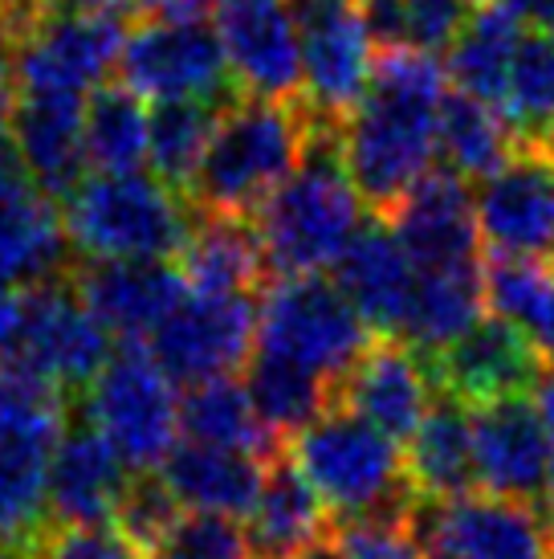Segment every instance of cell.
Returning <instances> with one entry per match:
<instances>
[{
	"label": "cell",
	"instance_id": "1",
	"mask_svg": "<svg viewBox=\"0 0 554 559\" xmlns=\"http://www.w3.org/2000/svg\"><path fill=\"white\" fill-rule=\"evenodd\" d=\"M445 79V66L424 49H380L368 94L335 127L342 168L363 204L380 217H387L404 192L436 164Z\"/></svg>",
	"mask_w": 554,
	"mask_h": 559
},
{
	"label": "cell",
	"instance_id": "2",
	"mask_svg": "<svg viewBox=\"0 0 554 559\" xmlns=\"http://www.w3.org/2000/svg\"><path fill=\"white\" fill-rule=\"evenodd\" d=\"M253 229L277 278H306L339 262L363 229V197L342 168L335 123L314 127L302 164L265 197Z\"/></svg>",
	"mask_w": 554,
	"mask_h": 559
},
{
	"label": "cell",
	"instance_id": "3",
	"mask_svg": "<svg viewBox=\"0 0 554 559\" xmlns=\"http://www.w3.org/2000/svg\"><path fill=\"white\" fill-rule=\"evenodd\" d=\"M314 127L318 119L302 107V98H229L188 185L192 209L216 217H253L265 197L302 164Z\"/></svg>",
	"mask_w": 554,
	"mask_h": 559
},
{
	"label": "cell",
	"instance_id": "4",
	"mask_svg": "<svg viewBox=\"0 0 554 559\" xmlns=\"http://www.w3.org/2000/svg\"><path fill=\"white\" fill-rule=\"evenodd\" d=\"M196 209L155 171H86L62 201V225L82 262H171Z\"/></svg>",
	"mask_w": 554,
	"mask_h": 559
},
{
	"label": "cell",
	"instance_id": "5",
	"mask_svg": "<svg viewBox=\"0 0 554 559\" xmlns=\"http://www.w3.org/2000/svg\"><path fill=\"white\" fill-rule=\"evenodd\" d=\"M286 453L306 474L330 519L339 523L408 519L420 498L408 478L400 441L380 433L368 417L351 413L347 404L323 408L306 429L290 437Z\"/></svg>",
	"mask_w": 554,
	"mask_h": 559
},
{
	"label": "cell",
	"instance_id": "6",
	"mask_svg": "<svg viewBox=\"0 0 554 559\" xmlns=\"http://www.w3.org/2000/svg\"><path fill=\"white\" fill-rule=\"evenodd\" d=\"M127 0L103 4H41L13 37L16 94L91 98L119 74L127 29Z\"/></svg>",
	"mask_w": 554,
	"mask_h": 559
},
{
	"label": "cell",
	"instance_id": "7",
	"mask_svg": "<svg viewBox=\"0 0 554 559\" xmlns=\"http://www.w3.org/2000/svg\"><path fill=\"white\" fill-rule=\"evenodd\" d=\"M65 396L29 372H0V544L21 551L49 527V457L65 433Z\"/></svg>",
	"mask_w": 554,
	"mask_h": 559
},
{
	"label": "cell",
	"instance_id": "8",
	"mask_svg": "<svg viewBox=\"0 0 554 559\" xmlns=\"http://www.w3.org/2000/svg\"><path fill=\"white\" fill-rule=\"evenodd\" d=\"M82 420L107 437L131 474H147L180 441V389L143 343H127L82 389Z\"/></svg>",
	"mask_w": 554,
	"mask_h": 559
},
{
	"label": "cell",
	"instance_id": "9",
	"mask_svg": "<svg viewBox=\"0 0 554 559\" xmlns=\"http://www.w3.org/2000/svg\"><path fill=\"white\" fill-rule=\"evenodd\" d=\"M368 347V323L354 314L339 286L326 282L323 274L277 278L257 302V347L253 352L298 364L330 380L335 389Z\"/></svg>",
	"mask_w": 554,
	"mask_h": 559
},
{
	"label": "cell",
	"instance_id": "10",
	"mask_svg": "<svg viewBox=\"0 0 554 559\" xmlns=\"http://www.w3.org/2000/svg\"><path fill=\"white\" fill-rule=\"evenodd\" d=\"M119 82L143 103H229L232 74L216 29L204 16H143L127 29Z\"/></svg>",
	"mask_w": 554,
	"mask_h": 559
},
{
	"label": "cell",
	"instance_id": "11",
	"mask_svg": "<svg viewBox=\"0 0 554 559\" xmlns=\"http://www.w3.org/2000/svg\"><path fill=\"white\" fill-rule=\"evenodd\" d=\"M424 559H546L551 556V511L469 490L461 498H416L408 511Z\"/></svg>",
	"mask_w": 554,
	"mask_h": 559
},
{
	"label": "cell",
	"instance_id": "12",
	"mask_svg": "<svg viewBox=\"0 0 554 559\" xmlns=\"http://www.w3.org/2000/svg\"><path fill=\"white\" fill-rule=\"evenodd\" d=\"M302 41V107L339 127L368 94L375 41L359 0H290Z\"/></svg>",
	"mask_w": 554,
	"mask_h": 559
},
{
	"label": "cell",
	"instance_id": "13",
	"mask_svg": "<svg viewBox=\"0 0 554 559\" xmlns=\"http://www.w3.org/2000/svg\"><path fill=\"white\" fill-rule=\"evenodd\" d=\"M176 389L237 376L257 347L253 295H196L188 290L143 343Z\"/></svg>",
	"mask_w": 554,
	"mask_h": 559
},
{
	"label": "cell",
	"instance_id": "14",
	"mask_svg": "<svg viewBox=\"0 0 554 559\" xmlns=\"http://www.w3.org/2000/svg\"><path fill=\"white\" fill-rule=\"evenodd\" d=\"M115 352V335L98 323V314L77 295L74 278L33 286L25 298V335L16 372L46 380L62 396L82 392Z\"/></svg>",
	"mask_w": 554,
	"mask_h": 559
},
{
	"label": "cell",
	"instance_id": "15",
	"mask_svg": "<svg viewBox=\"0 0 554 559\" xmlns=\"http://www.w3.org/2000/svg\"><path fill=\"white\" fill-rule=\"evenodd\" d=\"M481 246L493 258H530L554 265V152L526 147L481 180L478 197Z\"/></svg>",
	"mask_w": 554,
	"mask_h": 559
},
{
	"label": "cell",
	"instance_id": "16",
	"mask_svg": "<svg viewBox=\"0 0 554 559\" xmlns=\"http://www.w3.org/2000/svg\"><path fill=\"white\" fill-rule=\"evenodd\" d=\"M469 413H473L478 490L518 498V502L551 511L554 457L539 401L534 396H506V401L481 404Z\"/></svg>",
	"mask_w": 554,
	"mask_h": 559
},
{
	"label": "cell",
	"instance_id": "17",
	"mask_svg": "<svg viewBox=\"0 0 554 559\" xmlns=\"http://www.w3.org/2000/svg\"><path fill=\"white\" fill-rule=\"evenodd\" d=\"M213 29L237 91L302 98V41L290 0H216Z\"/></svg>",
	"mask_w": 554,
	"mask_h": 559
},
{
	"label": "cell",
	"instance_id": "18",
	"mask_svg": "<svg viewBox=\"0 0 554 559\" xmlns=\"http://www.w3.org/2000/svg\"><path fill=\"white\" fill-rule=\"evenodd\" d=\"M70 258L62 204L33 185L9 131H0V282L21 290L46 286L65 278Z\"/></svg>",
	"mask_w": 554,
	"mask_h": 559
},
{
	"label": "cell",
	"instance_id": "19",
	"mask_svg": "<svg viewBox=\"0 0 554 559\" xmlns=\"http://www.w3.org/2000/svg\"><path fill=\"white\" fill-rule=\"evenodd\" d=\"M436 380V392L457 396L469 408L506 401V396H534L542 384V352L522 326L497 314H481L445 352L424 356Z\"/></svg>",
	"mask_w": 554,
	"mask_h": 559
},
{
	"label": "cell",
	"instance_id": "20",
	"mask_svg": "<svg viewBox=\"0 0 554 559\" xmlns=\"http://www.w3.org/2000/svg\"><path fill=\"white\" fill-rule=\"evenodd\" d=\"M392 234L400 237L416 270H453V265H481V229L473 192L453 171L420 176L404 201L387 213Z\"/></svg>",
	"mask_w": 554,
	"mask_h": 559
},
{
	"label": "cell",
	"instance_id": "21",
	"mask_svg": "<svg viewBox=\"0 0 554 559\" xmlns=\"http://www.w3.org/2000/svg\"><path fill=\"white\" fill-rule=\"evenodd\" d=\"M339 404L351 413L368 417L380 433L392 441H408L416 425L429 417L436 401V380H432L429 359L404 340L371 343L354 368L339 380Z\"/></svg>",
	"mask_w": 554,
	"mask_h": 559
},
{
	"label": "cell",
	"instance_id": "22",
	"mask_svg": "<svg viewBox=\"0 0 554 559\" xmlns=\"http://www.w3.org/2000/svg\"><path fill=\"white\" fill-rule=\"evenodd\" d=\"M131 469L110 450V441L86 420L65 425L53 445L46 481V507L53 527H98L115 523V511L127 495Z\"/></svg>",
	"mask_w": 554,
	"mask_h": 559
},
{
	"label": "cell",
	"instance_id": "23",
	"mask_svg": "<svg viewBox=\"0 0 554 559\" xmlns=\"http://www.w3.org/2000/svg\"><path fill=\"white\" fill-rule=\"evenodd\" d=\"M70 278L98 323L123 343H147L188 295L184 274L171 262H82Z\"/></svg>",
	"mask_w": 554,
	"mask_h": 559
},
{
	"label": "cell",
	"instance_id": "24",
	"mask_svg": "<svg viewBox=\"0 0 554 559\" xmlns=\"http://www.w3.org/2000/svg\"><path fill=\"white\" fill-rule=\"evenodd\" d=\"M335 286L375 335H400L412 302L416 265L384 217L363 225L335 265Z\"/></svg>",
	"mask_w": 554,
	"mask_h": 559
},
{
	"label": "cell",
	"instance_id": "25",
	"mask_svg": "<svg viewBox=\"0 0 554 559\" xmlns=\"http://www.w3.org/2000/svg\"><path fill=\"white\" fill-rule=\"evenodd\" d=\"M82 107L86 98H53V94H16L9 115V140L29 171V180L62 204L70 188L86 176V147H82Z\"/></svg>",
	"mask_w": 554,
	"mask_h": 559
},
{
	"label": "cell",
	"instance_id": "26",
	"mask_svg": "<svg viewBox=\"0 0 554 559\" xmlns=\"http://www.w3.org/2000/svg\"><path fill=\"white\" fill-rule=\"evenodd\" d=\"M265 466H269V457H257V453L204 445V441H184L180 437L176 450L164 457L159 478L168 481L180 511L249 519L253 502L262 495Z\"/></svg>",
	"mask_w": 554,
	"mask_h": 559
},
{
	"label": "cell",
	"instance_id": "27",
	"mask_svg": "<svg viewBox=\"0 0 554 559\" xmlns=\"http://www.w3.org/2000/svg\"><path fill=\"white\" fill-rule=\"evenodd\" d=\"M330 511L314 495L306 474L293 466L290 453H274L265 466L262 495L249 511V544L257 559H293L302 547L323 539Z\"/></svg>",
	"mask_w": 554,
	"mask_h": 559
},
{
	"label": "cell",
	"instance_id": "28",
	"mask_svg": "<svg viewBox=\"0 0 554 559\" xmlns=\"http://www.w3.org/2000/svg\"><path fill=\"white\" fill-rule=\"evenodd\" d=\"M408 478L420 498L445 502L478 490V462H473V413L457 396H436L429 417L408 437Z\"/></svg>",
	"mask_w": 554,
	"mask_h": 559
},
{
	"label": "cell",
	"instance_id": "29",
	"mask_svg": "<svg viewBox=\"0 0 554 559\" xmlns=\"http://www.w3.org/2000/svg\"><path fill=\"white\" fill-rule=\"evenodd\" d=\"M180 274L196 295H253L269 265L249 217L196 213L192 234L180 249Z\"/></svg>",
	"mask_w": 554,
	"mask_h": 559
},
{
	"label": "cell",
	"instance_id": "30",
	"mask_svg": "<svg viewBox=\"0 0 554 559\" xmlns=\"http://www.w3.org/2000/svg\"><path fill=\"white\" fill-rule=\"evenodd\" d=\"M485 314V262L453 270H416L412 302L400 340L420 356H436L457 343Z\"/></svg>",
	"mask_w": 554,
	"mask_h": 559
},
{
	"label": "cell",
	"instance_id": "31",
	"mask_svg": "<svg viewBox=\"0 0 554 559\" xmlns=\"http://www.w3.org/2000/svg\"><path fill=\"white\" fill-rule=\"evenodd\" d=\"M180 437L204 441V445L257 453V457L281 453V441L262 425L245 384L237 376L204 380V384H192V389L180 392Z\"/></svg>",
	"mask_w": 554,
	"mask_h": 559
},
{
	"label": "cell",
	"instance_id": "32",
	"mask_svg": "<svg viewBox=\"0 0 554 559\" xmlns=\"http://www.w3.org/2000/svg\"><path fill=\"white\" fill-rule=\"evenodd\" d=\"M514 152H518V140L493 103H481L465 91L445 94L441 123H436V159L445 164V171L461 180H485Z\"/></svg>",
	"mask_w": 554,
	"mask_h": 559
},
{
	"label": "cell",
	"instance_id": "33",
	"mask_svg": "<svg viewBox=\"0 0 554 559\" xmlns=\"http://www.w3.org/2000/svg\"><path fill=\"white\" fill-rule=\"evenodd\" d=\"M522 33V25L497 0H481L478 9L469 13V21L461 25V33L453 37V46H448L445 74L457 82V91L497 107Z\"/></svg>",
	"mask_w": 554,
	"mask_h": 559
},
{
	"label": "cell",
	"instance_id": "34",
	"mask_svg": "<svg viewBox=\"0 0 554 559\" xmlns=\"http://www.w3.org/2000/svg\"><path fill=\"white\" fill-rule=\"evenodd\" d=\"M147 131L152 103H143L131 86L107 82L82 107V147L91 171H135L147 168Z\"/></svg>",
	"mask_w": 554,
	"mask_h": 559
},
{
	"label": "cell",
	"instance_id": "35",
	"mask_svg": "<svg viewBox=\"0 0 554 559\" xmlns=\"http://www.w3.org/2000/svg\"><path fill=\"white\" fill-rule=\"evenodd\" d=\"M245 392L253 408H257L262 425L277 441H290L298 429H306L323 408L335 404V384L330 380L277 356H262V352L249 356Z\"/></svg>",
	"mask_w": 554,
	"mask_h": 559
},
{
	"label": "cell",
	"instance_id": "36",
	"mask_svg": "<svg viewBox=\"0 0 554 559\" xmlns=\"http://www.w3.org/2000/svg\"><path fill=\"white\" fill-rule=\"evenodd\" d=\"M497 110L518 143L554 152V33H522Z\"/></svg>",
	"mask_w": 554,
	"mask_h": 559
},
{
	"label": "cell",
	"instance_id": "37",
	"mask_svg": "<svg viewBox=\"0 0 554 559\" xmlns=\"http://www.w3.org/2000/svg\"><path fill=\"white\" fill-rule=\"evenodd\" d=\"M220 107L225 103H155L152 131H147V171H155L164 185L188 192L208 152Z\"/></svg>",
	"mask_w": 554,
	"mask_h": 559
},
{
	"label": "cell",
	"instance_id": "38",
	"mask_svg": "<svg viewBox=\"0 0 554 559\" xmlns=\"http://www.w3.org/2000/svg\"><path fill=\"white\" fill-rule=\"evenodd\" d=\"M554 302V265L530 258H493L485 262V307L506 323L522 326L534 340Z\"/></svg>",
	"mask_w": 554,
	"mask_h": 559
},
{
	"label": "cell",
	"instance_id": "39",
	"mask_svg": "<svg viewBox=\"0 0 554 559\" xmlns=\"http://www.w3.org/2000/svg\"><path fill=\"white\" fill-rule=\"evenodd\" d=\"M152 559H257L249 531L229 514L188 511L152 547Z\"/></svg>",
	"mask_w": 554,
	"mask_h": 559
},
{
	"label": "cell",
	"instance_id": "40",
	"mask_svg": "<svg viewBox=\"0 0 554 559\" xmlns=\"http://www.w3.org/2000/svg\"><path fill=\"white\" fill-rule=\"evenodd\" d=\"M180 514L184 511L171 498L168 481L159 478V469H147V474H131V481H127V495L115 511V527L123 531L138 551H152Z\"/></svg>",
	"mask_w": 554,
	"mask_h": 559
},
{
	"label": "cell",
	"instance_id": "41",
	"mask_svg": "<svg viewBox=\"0 0 554 559\" xmlns=\"http://www.w3.org/2000/svg\"><path fill=\"white\" fill-rule=\"evenodd\" d=\"M21 559H138V547L115 523H98V527L49 523L29 547H21Z\"/></svg>",
	"mask_w": 554,
	"mask_h": 559
},
{
	"label": "cell",
	"instance_id": "42",
	"mask_svg": "<svg viewBox=\"0 0 554 559\" xmlns=\"http://www.w3.org/2000/svg\"><path fill=\"white\" fill-rule=\"evenodd\" d=\"M339 544L351 559H424L408 519H354V523H342Z\"/></svg>",
	"mask_w": 554,
	"mask_h": 559
},
{
	"label": "cell",
	"instance_id": "43",
	"mask_svg": "<svg viewBox=\"0 0 554 559\" xmlns=\"http://www.w3.org/2000/svg\"><path fill=\"white\" fill-rule=\"evenodd\" d=\"M473 4L469 0H404V25H408V46L436 53L448 49L453 37L469 21Z\"/></svg>",
	"mask_w": 554,
	"mask_h": 559
},
{
	"label": "cell",
	"instance_id": "44",
	"mask_svg": "<svg viewBox=\"0 0 554 559\" xmlns=\"http://www.w3.org/2000/svg\"><path fill=\"white\" fill-rule=\"evenodd\" d=\"M25 298L29 290L4 286L0 282V372H9L21 356V335H25Z\"/></svg>",
	"mask_w": 554,
	"mask_h": 559
},
{
	"label": "cell",
	"instance_id": "45",
	"mask_svg": "<svg viewBox=\"0 0 554 559\" xmlns=\"http://www.w3.org/2000/svg\"><path fill=\"white\" fill-rule=\"evenodd\" d=\"M213 4L216 0H127V9L138 16H176V21L213 13Z\"/></svg>",
	"mask_w": 554,
	"mask_h": 559
},
{
	"label": "cell",
	"instance_id": "46",
	"mask_svg": "<svg viewBox=\"0 0 554 559\" xmlns=\"http://www.w3.org/2000/svg\"><path fill=\"white\" fill-rule=\"evenodd\" d=\"M526 33H554V0H497Z\"/></svg>",
	"mask_w": 554,
	"mask_h": 559
},
{
	"label": "cell",
	"instance_id": "47",
	"mask_svg": "<svg viewBox=\"0 0 554 559\" xmlns=\"http://www.w3.org/2000/svg\"><path fill=\"white\" fill-rule=\"evenodd\" d=\"M16 103V86H13V46L0 29V131L9 127V115H13Z\"/></svg>",
	"mask_w": 554,
	"mask_h": 559
},
{
	"label": "cell",
	"instance_id": "48",
	"mask_svg": "<svg viewBox=\"0 0 554 559\" xmlns=\"http://www.w3.org/2000/svg\"><path fill=\"white\" fill-rule=\"evenodd\" d=\"M293 559H351V556L342 551L339 535H335V539H326V535H323V539H314L310 547H302V551H298Z\"/></svg>",
	"mask_w": 554,
	"mask_h": 559
},
{
	"label": "cell",
	"instance_id": "49",
	"mask_svg": "<svg viewBox=\"0 0 554 559\" xmlns=\"http://www.w3.org/2000/svg\"><path fill=\"white\" fill-rule=\"evenodd\" d=\"M534 401H539V413H542V420H546V433H551V457H554V380H542L539 389H534Z\"/></svg>",
	"mask_w": 554,
	"mask_h": 559
},
{
	"label": "cell",
	"instance_id": "50",
	"mask_svg": "<svg viewBox=\"0 0 554 559\" xmlns=\"http://www.w3.org/2000/svg\"><path fill=\"white\" fill-rule=\"evenodd\" d=\"M46 4H103V0H46Z\"/></svg>",
	"mask_w": 554,
	"mask_h": 559
},
{
	"label": "cell",
	"instance_id": "51",
	"mask_svg": "<svg viewBox=\"0 0 554 559\" xmlns=\"http://www.w3.org/2000/svg\"><path fill=\"white\" fill-rule=\"evenodd\" d=\"M546 559H554V511H551V556Z\"/></svg>",
	"mask_w": 554,
	"mask_h": 559
},
{
	"label": "cell",
	"instance_id": "52",
	"mask_svg": "<svg viewBox=\"0 0 554 559\" xmlns=\"http://www.w3.org/2000/svg\"><path fill=\"white\" fill-rule=\"evenodd\" d=\"M0 559H21V551H13V547H9V551H4Z\"/></svg>",
	"mask_w": 554,
	"mask_h": 559
},
{
	"label": "cell",
	"instance_id": "53",
	"mask_svg": "<svg viewBox=\"0 0 554 559\" xmlns=\"http://www.w3.org/2000/svg\"><path fill=\"white\" fill-rule=\"evenodd\" d=\"M9 4H13V0H0V13H4V9H9Z\"/></svg>",
	"mask_w": 554,
	"mask_h": 559
},
{
	"label": "cell",
	"instance_id": "54",
	"mask_svg": "<svg viewBox=\"0 0 554 559\" xmlns=\"http://www.w3.org/2000/svg\"><path fill=\"white\" fill-rule=\"evenodd\" d=\"M469 4H473V9H478V4H481V0H469Z\"/></svg>",
	"mask_w": 554,
	"mask_h": 559
},
{
	"label": "cell",
	"instance_id": "55",
	"mask_svg": "<svg viewBox=\"0 0 554 559\" xmlns=\"http://www.w3.org/2000/svg\"><path fill=\"white\" fill-rule=\"evenodd\" d=\"M4 551H9V547H4V544H0V556H4Z\"/></svg>",
	"mask_w": 554,
	"mask_h": 559
}]
</instances>
